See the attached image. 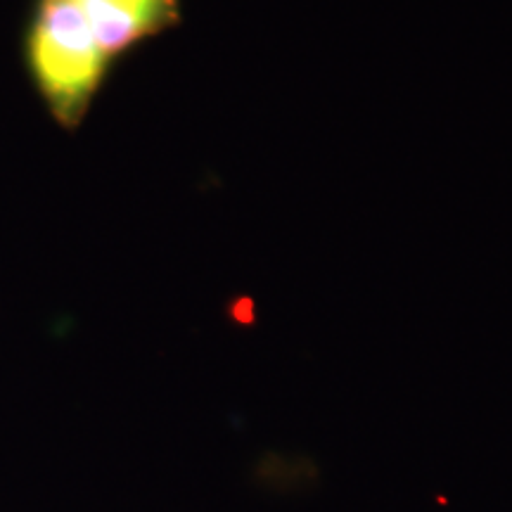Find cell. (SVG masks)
Listing matches in <instances>:
<instances>
[{"instance_id":"7a4b0ae2","label":"cell","mask_w":512,"mask_h":512,"mask_svg":"<svg viewBox=\"0 0 512 512\" xmlns=\"http://www.w3.org/2000/svg\"><path fill=\"white\" fill-rule=\"evenodd\" d=\"M110 60L181 22V0H74Z\"/></svg>"},{"instance_id":"6da1fadb","label":"cell","mask_w":512,"mask_h":512,"mask_svg":"<svg viewBox=\"0 0 512 512\" xmlns=\"http://www.w3.org/2000/svg\"><path fill=\"white\" fill-rule=\"evenodd\" d=\"M27 60L38 93L64 128L81 124L112 62L74 0H36Z\"/></svg>"}]
</instances>
